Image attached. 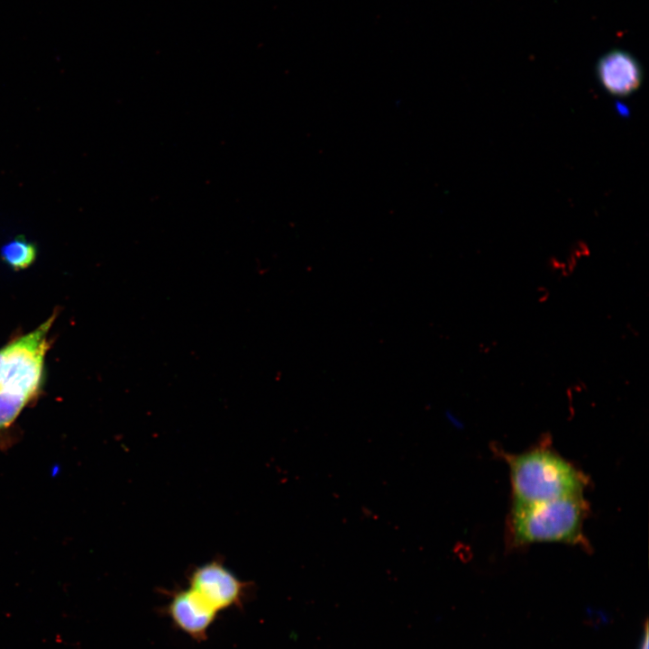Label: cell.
Here are the masks:
<instances>
[{
  "mask_svg": "<svg viewBox=\"0 0 649 649\" xmlns=\"http://www.w3.org/2000/svg\"><path fill=\"white\" fill-rule=\"evenodd\" d=\"M55 317L53 314L0 349V429L12 425L41 388L48 334Z\"/></svg>",
  "mask_w": 649,
  "mask_h": 649,
  "instance_id": "obj_1",
  "label": "cell"
},
{
  "mask_svg": "<svg viewBox=\"0 0 649 649\" xmlns=\"http://www.w3.org/2000/svg\"><path fill=\"white\" fill-rule=\"evenodd\" d=\"M513 503L526 504L580 495L587 485L584 474L555 452L538 447L507 455Z\"/></svg>",
  "mask_w": 649,
  "mask_h": 649,
  "instance_id": "obj_2",
  "label": "cell"
},
{
  "mask_svg": "<svg viewBox=\"0 0 649 649\" xmlns=\"http://www.w3.org/2000/svg\"><path fill=\"white\" fill-rule=\"evenodd\" d=\"M588 504L583 494L555 499L513 503L510 526L517 544L536 542L586 544L583 524Z\"/></svg>",
  "mask_w": 649,
  "mask_h": 649,
  "instance_id": "obj_3",
  "label": "cell"
},
{
  "mask_svg": "<svg viewBox=\"0 0 649 649\" xmlns=\"http://www.w3.org/2000/svg\"><path fill=\"white\" fill-rule=\"evenodd\" d=\"M187 581L189 589L218 613L242 607L251 586L216 559L192 570Z\"/></svg>",
  "mask_w": 649,
  "mask_h": 649,
  "instance_id": "obj_4",
  "label": "cell"
},
{
  "mask_svg": "<svg viewBox=\"0 0 649 649\" xmlns=\"http://www.w3.org/2000/svg\"><path fill=\"white\" fill-rule=\"evenodd\" d=\"M166 613L176 627L197 642L206 639L218 615L189 588L169 592Z\"/></svg>",
  "mask_w": 649,
  "mask_h": 649,
  "instance_id": "obj_5",
  "label": "cell"
},
{
  "mask_svg": "<svg viewBox=\"0 0 649 649\" xmlns=\"http://www.w3.org/2000/svg\"><path fill=\"white\" fill-rule=\"evenodd\" d=\"M599 79L606 90L616 96H627L635 91L642 81V69L637 60L624 50H611L599 60Z\"/></svg>",
  "mask_w": 649,
  "mask_h": 649,
  "instance_id": "obj_6",
  "label": "cell"
},
{
  "mask_svg": "<svg viewBox=\"0 0 649 649\" xmlns=\"http://www.w3.org/2000/svg\"><path fill=\"white\" fill-rule=\"evenodd\" d=\"M36 247L24 238H14L0 250L2 260L14 270H23L32 264L36 259Z\"/></svg>",
  "mask_w": 649,
  "mask_h": 649,
  "instance_id": "obj_7",
  "label": "cell"
}]
</instances>
